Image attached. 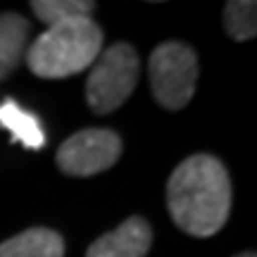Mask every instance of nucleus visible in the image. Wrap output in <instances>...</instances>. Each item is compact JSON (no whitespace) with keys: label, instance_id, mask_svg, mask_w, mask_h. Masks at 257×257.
I'll return each instance as SVG.
<instances>
[{"label":"nucleus","instance_id":"1","mask_svg":"<svg viewBox=\"0 0 257 257\" xmlns=\"http://www.w3.org/2000/svg\"><path fill=\"white\" fill-rule=\"evenodd\" d=\"M167 210L181 231L210 238L231 212V181L217 157L191 155L167 181Z\"/></svg>","mask_w":257,"mask_h":257},{"label":"nucleus","instance_id":"2","mask_svg":"<svg viewBox=\"0 0 257 257\" xmlns=\"http://www.w3.org/2000/svg\"><path fill=\"white\" fill-rule=\"evenodd\" d=\"M102 50V29L91 17L48 27L27 48V67L41 79H64L88 69Z\"/></svg>","mask_w":257,"mask_h":257},{"label":"nucleus","instance_id":"3","mask_svg":"<svg viewBox=\"0 0 257 257\" xmlns=\"http://www.w3.org/2000/svg\"><path fill=\"white\" fill-rule=\"evenodd\" d=\"M141 74V62L134 46L114 43L100 50L98 60L91 64L86 81V100L95 114H107L121 107L134 93Z\"/></svg>","mask_w":257,"mask_h":257},{"label":"nucleus","instance_id":"4","mask_svg":"<svg viewBox=\"0 0 257 257\" xmlns=\"http://www.w3.org/2000/svg\"><path fill=\"white\" fill-rule=\"evenodd\" d=\"M198 72V55L191 46L179 41L160 43L148 64L153 98L165 110H184L195 93Z\"/></svg>","mask_w":257,"mask_h":257},{"label":"nucleus","instance_id":"5","mask_svg":"<svg viewBox=\"0 0 257 257\" xmlns=\"http://www.w3.org/2000/svg\"><path fill=\"white\" fill-rule=\"evenodd\" d=\"M121 155V138L110 128H83L57 148L55 162L69 176H93L110 169Z\"/></svg>","mask_w":257,"mask_h":257},{"label":"nucleus","instance_id":"6","mask_svg":"<svg viewBox=\"0 0 257 257\" xmlns=\"http://www.w3.org/2000/svg\"><path fill=\"white\" fill-rule=\"evenodd\" d=\"M153 245V229L143 217H128L114 231L91 243L86 257H146Z\"/></svg>","mask_w":257,"mask_h":257},{"label":"nucleus","instance_id":"7","mask_svg":"<svg viewBox=\"0 0 257 257\" xmlns=\"http://www.w3.org/2000/svg\"><path fill=\"white\" fill-rule=\"evenodd\" d=\"M0 257H64V238L53 229L34 226L0 243Z\"/></svg>","mask_w":257,"mask_h":257},{"label":"nucleus","instance_id":"8","mask_svg":"<svg viewBox=\"0 0 257 257\" xmlns=\"http://www.w3.org/2000/svg\"><path fill=\"white\" fill-rule=\"evenodd\" d=\"M31 24L22 15L5 12L0 15V81L19 67V60L27 53Z\"/></svg>","mask_w":257,"mask_h":257},{"label":"nucleus","instance_id":"9","mask_svg":"<svg viewBox=\"0 0 257 257\" xmlns=\"http://www.w3.org/2000/svg\"><path fill=\"white\" fill-rule=\"evenodd\" d=\"M0 126L8 128L10 134H12L15 143H22L29 150H41V148L46 146V134L41 128L38 117L34 112L24 110L12 98L3 100V105H0Z\"/></svg>","mask_w":257,"mask_h":257},{"label":"nucleus","instance_id":"10","mask_svg":"<svg viewBox=\"0 0 257 257\" xmlns=\"http://www.w3.org/2000/svg\"><path fill=\"white\" fill-rule=\"evenodd\" d=\"M31 10L46 27H55V24L69 22V19L91 17L95 3L91 0H34Z\"/></svg>","mask_w":257,"mask_h":257},{"label":"nucleus","instance_id":"11","mask_svg":"<svg viewBox=\"0 0 257 257\" xmlns=\"http://www.w3.org/2000/svg\"><path fill=\"white\" fill-rule=\"evenodd\" d=\"M224 29L233 41H250L257 36V3L231 0L224 8Z\"/></svg>","mask_w":257,"mask_h":257},{"label":"nucleus","instance_id":"12","mask_svg":"<svg viewBox=\"0 0 257 257\" xmlns=\"http://www.w3.org/2000/svg\"><path fill=\"white\" fill-rule=\"evenodd\" d=\"M236 257H257V255H255V252H252V250H248V252H238V255H236Z\"/></svg>","mask_w":257,"mask_h":257}]
</instances>
